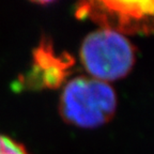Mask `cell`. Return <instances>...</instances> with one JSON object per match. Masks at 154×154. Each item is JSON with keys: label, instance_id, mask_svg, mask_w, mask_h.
<instances>
[{"label": "cell", "instance_id": "1", "mask_svg": "<svg viewBox=\"0 0 154 154\" xmlns=\"http://www.w3.org/2000/svg\"><path fill=\"white\" fill-rule=\"evenodd\" d=\"M117 104V94L109 84L79 76L63 88L60 113L66 122L77 128H96L111 120Z\"/></svg>", "mask_w": 154, "mask_h": 154}, {"label": "cell", "instance_id": "2", "mask_svg": "<svg viewBox=\"0 0 154 154\" xmlns=\"http://www.w3.org/2000/svg\"><path fill=\"white\" fill-rule=\"evenodd\" d=\"M80 60L92 78L109 84L131 72L136 60L135 47L124 34L101 28L82 41Z\"/></svg>", "mask_w": 154, "mask_h": 154}, {"label": "cell", "instance_id": "3", "mask_svg": "<svg viewBox=\"0 0 154 154\" xmlns=\"http://www.w3.org/2000/svg\"><path fill=\"white\" fill-rule=\"evenodd\" d=\"M77 16L92 18L120 33L146 31L153 16V1H96L84 2Z\"/></svg>", "mask_w": 154, "mask_h": 154}, {"label": "cell", "instance_id": "4", "mask_svg": "<svg viewBox=\"0 0 154 154\" xmlns=\"http://www.w3.org/2000/svg\"><path fill=\"white\" fill-rule=\"evenodd\" d=\"M36 69L35 73L41 77L43 85L47 87H56L60 84L64 76V70L70 66V63L64 62L54 56L51 48L42 45L34 53Z\"/></svg>", "mask_w": 154, "mask_h": 154}, {"label": "cell", "instance_id": "5", "mask_svg": "<svg viewBox=\"0 0 154 154\" xmlns=\"http://www.w3.org/2000/svg\"><path fill=\"white\" fill-rule=\"evenodd\" d=\"M0 154H30L22 143L0 134Z\"/></svg>", "mask_w": 154, "mask_h": 154}]
</instances>
